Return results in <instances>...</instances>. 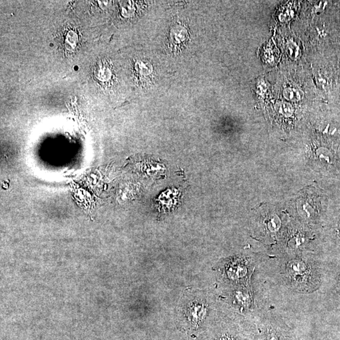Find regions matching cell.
Here are the masks:
<instances>
[{"label":"cell","instance_id":"1","mask_svg":"<svg viewBox=\"0 0 340 340\" xmlns=\"http://www.w3.org/2000/svg\"><path fill=\"white\" fill-rule=\"evenodd\" d=\"M288 271L294 279L303 280L307 275L308 269L303 261L294 260L288 266Z\"/></svg>","mask_w":340,"mask_h":340},{"label":"cell","instance_id":"2","mask_svg":"<svg viewBox=\"0 0 340 340\" xmlns=\"http://www.w3.org/2000/svg\"><path fill=\"white\" fill-rule=\"evenodd\" d=\"M205 313L206 309L204 305L194 304L187 310V317L192 325L196 326L203 320Z\"/></svg>","mask_w":340,"mask_h":340},{"label":"cell","instance_id":"3","mask_svg":"<svg viewBox=\"0 0 340 340\" xmlns=\"http://www.w3.org/2000/svg\"><path fill=\"white\" fill-rule=\"evenodd\" d=\"M241 267L237 266V268L233 267V269L230 270L229 273L231 276H237L236 277H240V276L244 275L246 273V269Z\"/></svg>","mask_w":340,"mask_h":340}]
</instances>
